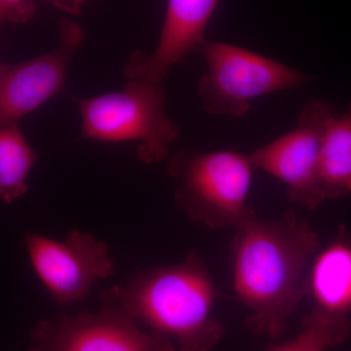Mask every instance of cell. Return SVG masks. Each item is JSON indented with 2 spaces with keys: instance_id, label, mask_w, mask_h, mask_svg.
<instances>
[{
  "instance_id": "obj_6",
  "label": "cell",
  "mask_w": 351,
  "mask_h": 351,
  "mask_svg": "<svg viewBox=\"0 0 351 351\" xmlns=\"http://www.w3.org/2000/svg\"><path fill=\"white\" fill-rule=\"evenodd\" d=\"M337 113L329 101L311 99L292 130L249 156L254 169L284 182L288 199L309 210L325 200L319 182L321 147L327 122Z\"/></svg>"
},
{
  "instance_id": "obj_9",
  "label": "cell",
  "mask_w": 351,
  "mask_h": 351,
  "mask_svg": "<svg viewBox=\"0 0 351 351\" xmlns=\"http://www.w3.org/2000/svg\"><path fill=\"white\" fill-rule=\"evenodd\" d=\"M84 39L75 21L60 22L54 50L19 64H0V129L18 125L25 115L63 91L69 62Z\"/></svg>"
},
{
  "instance_id": "obj_10",
  "label": "cell",
  "mask_w": 351,
  "mask_h": 351,
  "mask_svg": "<svg viewBox=\"0 0 351 351\" xmlns=\"http://www.w3.org/2000/svg\"><path fill=\"white\" fill-rule=\"evenodd\" d=\"M219 5L217 0H169L160 38L152 54L134 50L123 71L127 80L162 84L175 64L201 50L205 32Z\"/></svg>"
},
{
  "instance_id": "obj_13",
  "label": "cell",
  "mask_w": 351,
  "mask_h": 351,
  "mask_svg": "<svg viewBox=\"0 0 351 351\" xmlns=\"http://www.w3.org/2000/svg\"><path fill=\"white\" fill-rule=\"evenodd\" d=\"M38 157L19 126L0 129V200L12 204L27 193V177Z\"/></svg>"
},
{
  "instance_id": "obj_14",
  "label": "cell",
  "mask_w": 351,
  "mask_h": 351,
  "mask_svg": "<svg viewBox=\"0 0 351 351\" xmlns=\"http://www.w3.org/2000/svg\"><path fill=\"white\" fill-rule=\"evenodd\" d=\"M350 331L348 317L314 306L302 321V329L298 337L286 343L270 345L267 351H326L345 343Z\"/></svg>"
},
{
  "instance_id": "obj_15",
  "label": "cell",
  "mask_w": 351,
  "mask_h": 351,
  "mask_svg": "<svg viewBox=\"0 0 351 351\" xmlns=\"http://www.w3.org/2000/svg\"><path fill=\"white\" fill-rule=\"evenodd\" d=\"M36 5L27 0H0V24L4 22L27 24L34 19Z\"/></svg>"
},
{
  "instance_id": "obj_8",
  "label": "cell",
  "mask_w": 351,
  "mask_h": 351,
  "mask_svg": "<svg viewBox=\"0 0 351 351\" xmlns=\"http://www.w3.org/2000/svg\"><path fill=\"white\" fill-rule=\"evenodd\" d=\"M25 243L32 267L60 306L82 301L95 281L115 272L108 245L89 233L71 230L63 242L27 233Z\"/></svg>"
},
{
  "instance_id": "obj_11",
  "label": "cell",
  "mask_w": 351,
  "mask_h": 351,
  "mask_svg": "<svg viewBox=\"0 0 351 351\" xmlns=\"http://www.w3.org/2000/svg\"><path fill=\"white\" fill-rule=\"evenodd\" d=\"M309 294L315 307L346 316L351 313V233L339 226L335 239L316 254L309 269Z\"/></svg>"
},
{
  "instance_id": "obj_4",
  "label": "cell",
  "mask_w": 351,
  "mask_h": 351,
  "mask_svg": "<svg viewBox=\"0 0 351 351\" xmlns=\"http://www.w3.org/2000/svg\"><path fill=\"white\" fill-rule=\"evenodd\" d=\"M82 120V138L101 142L140 143L141 162L159 163L181 135L166 112L162 84L127 80L119 91L75 100Z\"/></svg>"
},
{
  "instance_id": "obj_1",
  "label": "cell",
  "mask_w": 351,
  "mask_h": 351,
  "mask_svg": "<svg viewBox=\"0 0 351 351\" xmlns=\"http://www.w3.org/2000/svg\"><path fill=\"white\" fill-rule=\"evenodd\" d=\"M317 234L295 211L282 219L257 218L237 228L232 243L233 286L251 311L245 327L278 339L309 295V263L319 252Z\"/></svg>"
},
{
  "instance_id": "obj_7",
  "label": "cell",
  "mask_w": 351,
  "mask_h": 351,
  "mask_svg": "<svg viewBox=\"0 0 351 351\" xmlns=\"http://www.w3.org/2000/svg\"><path fill=\"white\" fill-rule=\"evenodd\" d=\"M27 351H176L171 337L145 332L108 306L97 313L43 319L32 329Z\"/></svg>"
},
{
  "instance_id": "obj_5",
  "label": "cell",
  "mask_w": 351,
  "mask_h": 351,
  "mask_svg": "<svg viewBox=\"0 0 351 351\" xmlns=\"http://www.w3.org/2000/svg\"><path fill=\"white\" fill-rule=\"evenodd\" d=\"M200 52L208 71L198 82L197 94L211 114L243 117L254 99L313 80V76L232 44L206 41Z\"/></svg>"
},
{
  "instance_id": "obj_12",
  "label": "cell",
  "mask_w": 351,
  "mask_h": 351,
  "mask_svg": "<svg viewBox=\"0 0 351 351\" xmlns=\"http://www.w3.org/2000/svg\"><path fill=\"white\" fill-rule=\"evenodd\" d=\"M319 182L325 199L351 195V103L345 112L327 122L319 162Z\"/></svg>"
},
{
  "instance_id": "obj_2",
  "label": "cell",
  "mask_w": 351,
  "mask_h": 351,
  "mask_svg": "<svg viewBox=\"0 0 351 351\" xmlns=\"http://www.w3.org/2000/svg\"><path fill=\"white\" fill-rule=\"evenodd\" d=\"M217 297L204 263L191 251L179 265L138 272L125 285L104 292L101 301L152 331L174 337L179 351H210L225 332L212 314Z\"/></svg>"
},
{
  "instance_id": "obj_3",
  "label": "cell",
  "mask_w": 351,
  "mask_h": 351,
  "mask_svg": "<svg viewBox=\"0 0 351 351\" xmlns=\"http://www.w3.org/2000/svg\"><path fill=\"white\" fill-rule=\"evenodd\" d=\"M254 169L237 152L181 149L167 165L175 200L189 219L212 230L234 228L257 218L246 204Z\"/></svg>"
}]
</instances>
